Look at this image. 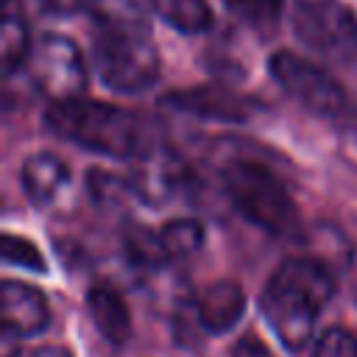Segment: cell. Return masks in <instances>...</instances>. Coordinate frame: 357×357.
Instances as JSON below:
<instances>
[{"label":"cell","mask_w":357,"mask_h":357,"mask_svg":"<svg viewBox=\"0 0 357 357\" xmlns=\"http://www.w3.org/2000/svg\"><path fill=\"white\" fill-rule=\"evenodd\" d=\"M335 296L332 271L315 257L284 259L262 290V315L284 349H304L312 340L321 310Z\"/></svg>","instance_id":"6da1fadb"},{"label":"cell","mask_w":357,"mask_h":357,"mask_svg":"<svg viewBox=\"0 0 357 357\" xmlns=\"http://www.w3.org/2000/svg\"><path fill=\"white\" fill-rule=\"evenodd\" d=\"M95 70L100 81L123 95L148 89L159 78V50L137 8L95 14Z\"/></svg>","instance_id":"7a4b0ae2"},{"label":"cell","mask_w":357,"mask_h":357,"mask_svg":"<svg viewBox=\"0 0 357 357\" xmlns=\"http://www.w3.org/2000/svg\"><path fill=\"white\" fill-rule=\"evenodd\" d=\"M45 126L67 142L114 159L142 156L148 148L142 120L134 112L103 100H53L45 112Z\"/></svg>","instance_id":"3957f363"},{"label":"cell","mask_w":357,"mask_h":357,"mask_svg":"<svg viewBox=\"0 0 357 357\" xmlns=\"http://www.w3.org/2000/svg\"><path fill=\"white\" fill-rule=\"evenodd\" d=\"M223 190L243 218L271 234H290L298 226V209L287 187L259 162L231 159L223 167Z\"/></svg>","instance_id":"277c9868"},{"label":"cell","mask_w":357,"mask_h":357,"mask_svg":"<svg viewBox=\"0 0 357 357\" xmlns=\"http://www.w3.org/2000/svg\"><path fill=\"white\" fill-rule=\"evenodd\" d=\"M268 67H271L273 81L312 114L326 117V120H340L351 112L346 89L324 67H318L290 50H276L271 56Z\"/></svg>","instance_id":"5b68a950"},{"label":"cell","mask_w":357,"mask_h":357,"mask_svg":"<svg viewBox=\"0 0 357 357\" xmlns=\"http://www.w3.org/2000/svg\"><path fill=\"white\" fill-rule=\"evenodd\" d=\"M290 20L307 47L329 59L357 53V17L343 0H293Z\"/></svg>","instance_id":"8992f818"},{"label":"cell","mask_w":357,"mask_h":357,"mask_svg":"<svg viewBox=\"0 0 357 357\" xmlns=\"http://www.w3.org/2000/svg\"><path fill=\"white\" fill-rule=\"evenodd\" d=\"M25 70L31 84L50 100L81 98L86 86V64L78 45L59 33H45L33 42Z\"/></svg>","instance_id":"52a82bcc"},{"label":"cell","mask_w":357,"mask_h":357,"mask_svg":"<svg viewBox=\"0 0 357 357\" xmlns=\"http://www.w3.org/2000/svg\"><path fill=\"white\" fill-rule=\"evenodd\" d=\"M165 103L192 117L218 120V123H245L251 117V103L223 86H192V89L170 92Z\"/></svg>","instance_id":"ba28073f"},{"label":"cell","mask_w":357,"mask_h":357,"mask_svg":"<svg viewBox=\"0 0 357 357\" xmlns=\"http://www.w3.org/2000/svg\"><path fill=\"white\" fill-rule=\"evenodd\" d=\"M0 315H3V329L20 335V337H31L39 335L47 324H50V310L45 296L25 282H14L6 279L3 290H0Z\"/></svg>","instance_id":"9c48e42d"},{"label":"cell","mask_w":357,"mask_h":357,"mask_svg":"<svg viewBox=\"0 0 357 357\" xmlns=\"http://www.w3.org/2000/svg\"><path fill=\"white\" fill-rule=\"evenodd\" d=\"M198 310V321L206 332L220 335L237 326V321L245 312V293L237 282L231 279H218L209 287H204V293L195 301Z\"/></svg>","instance_id":"30bf717a"},{"label":"cell","mask_w":357,"mask_h":357,"mask_svg":"<svg viewBox=\"0 0 357 357\" xmlns=\"http://www.w3.org/2000/svg\"><path fill=\"white\" fill-rule=\"evenodd\" d=\"M67 181H70V170L53 153H33L25 159V165L20 170V184L25 190L28 201L36 206L53 204L56 195L67 187Z\"/></svg>","instance_id":"8fae6325"},{"label":"cell","mask_w":357,"mask_h":357,"mask_svg":"<svg viewBox=\"0 0 357 357\" xmlns=\"http://www.w3.org/2000/svg\"><path fill=\"white\" fill-rule=\"evenodd\" d=\"M86 307H89L95 326L109 343H126L131 337V312L114 287L95 284L86 293Z\"/></svg>","instance_id":"7c38bea8"},{"label":"cell","mask_w":357,"mask_h":357,"mask_svg":"<svg viewBox=\"0 0 357 357\" xmlns=\"http://www.w3.org/2000/svg\"><path fill=\"white\" fill-rule=\"evenodd\" d=\"M33 39L28 31V22L17 6V0H3V25H0V61L3 73L14 75L20 67H25L31 56Z\"/></svg>","instance_id":"4fadbf2b"},{"label":"cell","mask_w":357,"mask_h":357,"mask_svg":"<svg viewBox=\"0 0 357 357\" xmlns=\"http://www.w3.org/2000/svg\"><path fill=\"white\" fill-rule=\"evenodd\" d=\"M156 17L181 33H204L212 28V8L206 0H145Z\"/></svg>","instance_id":"5bb4252c"},{"label":"cell","mask_w":357,"mask_h":357,"mask_svg":"<svg viewBox=\"0 0 357 357\" xmlns=\"http://www.w3.org/2000/svg\"><path fill=\"white\" fill-rule=\"evenodd\" d=\"M159 243L167 254V259H187L192 257L204 243V226L192 218L167 220L159 229Z\"/></svg>","instance_id":"9a60e30c"},{"label":"cell","mask_w":357,"mask_h":357,"mask_svg":"<svg viewBox=\"0 0 357 357\" xmlns=\"http://www.w3.org/2000/svg\"><path fill=\"white\" fill-rule=\"evenodd\" d=\"M226 6L234 17L259 31H271L284 11V0H226Z\"/></svg>","instance_id":"2e32d148"},{"label":"cell","mask_w":357,"mask_h":357,"mask_svg":"<svg viewBox=\"0 0 357 357\" xmlns=\"http://www.w3.org/2000/svg\"><path fill=\"white\" fill-rule=\"evenodd\" d=\"M126 251L137 265H145V268H159L167 259V254L159 243V234H153L142 226H131L126 231Z\"/></svg>","instance_id":"e0dca14e"},{"label":"cell","mask_w":357,"mask_h":357,"mask_svg":"<svg viewBox=\"0 0 357 357\" xmlns=\"http://www.w3.org/2000/svg\"><path fill=\"white\" fill-rule=\"evenodd\" d=\"M3 259L8 265H20L28 268L33 273H45V257L39 254V248L28 240V237H17V234H3Z\"/></svg>","instance_id":"ac0fdd59"},{"label":"cell","mask_w":357,"mask_h":357,"mask_svg":"<svg viewBox=\"0 0 357 357\" xmlns=\"http://www.w3.org/2000/svg\"><path fill=\"white\" fill-rule=\"evenodd\" d=\"M312 357H357V335L346 326H329L318 335Z\"/></svg>","instance_id":"d6986e66"},{"label":"cell","mask_w":357,"mask_h":357,"mask_svg":"<svg viewBox=\"0 0 357 357\" xmlns=\"http://www.w3.org/2000/svg\"><path fill=\"white\" fill-rule=\"evenodd\" d=\"M231 357H273V351H271L257 335H243V337L234 343Z\"/></svg>","instance_id":"ffe728a7"},{"label":"cell","mask_w":357,"mask_h":357,"mask_svg":"<svg viewBox=\"0 0 357 357\" xmlns=\"http://www.w3.org/2000/svg\"><path fill=\"white\" fill-rule=\"evenodd\" d=\"M47 14H56V17H73L84 8H92V0H36Z\"/></svg>","instance_id":"44dd1931"},{"label":"cell","mask_w":357,"mask_h":357,"mask_svg":"<svg viewBox=\"0 0 357 357\" xmlns=\"http://www.w3.org/2000/svg\"><path fill=\"white\" fill-rule=\"evenodd\" d=\"M17 340H20V335L3 329V349H0V357H17V354H20V351H17Z\"/></svg>","instance_id":"7402d4cb"},{"label":"cell","mask_w":357,"mask_h":357,"mask_svg":"<svg viewBox=\"0 0 357 357\" xmlns=\"http://www.w3.org/2000/svg\"><path fill=\"white\" fill-rule=\"evenodd\" d=\"M33 357H73L67 349H61V346H47V349H39Z\"/></svg>","instance_id":"603a6c76"}]
</instances>
